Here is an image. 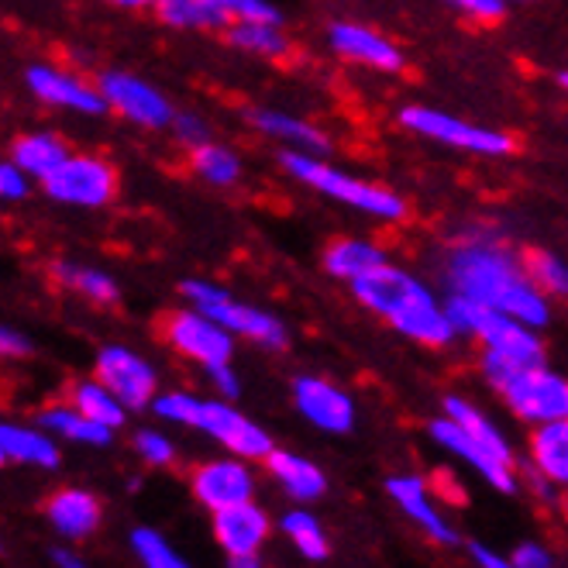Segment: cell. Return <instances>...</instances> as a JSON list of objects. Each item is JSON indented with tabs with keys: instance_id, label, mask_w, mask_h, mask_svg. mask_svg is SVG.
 Instances as JSON below:
<instances>
[{
	"instance_id": "cell-1",
	"label": "cell",
	"mask_w": 568,
	"mask_h": 568,
	"mask_svg": "<svg viewBox=\"0 0 568 568\" xmlns=\"http://www.w3.org/2000/svg\"><path fill=\"white\" fill-rule=\"evenodd\" d=\"M445 283L452 296L479 300L486 307L520 317L530 327H545L551 321L548 296L530 280L527 262L493 239L455 245L445 258Z\"/></svg>"
},
{
	"instance_id": "cell-2",
	"label": "cell",
	"mask_w": 568,
	"mask_h": 568,
	"mask_svg": "<svg viewBox=\"0 0 568 568\" xmlns=\"http://www.w3.org/2000/svg\"><path fill=\"white\" fill-rule=\"evenodd\" d=\"M352 293L362 307L379 314L386 324H393L404 338L417 345L442 348L458 334L448 314V300H438L414 273L399 270L393 262H383L373 273L355 280Z\"/></svg>"
},
{
	"instance_id": "cell-3",
	"label": "cell",
	"mask_w": 568,
	"mask_h": 568,
	"mask_svg": "<svg viewBox=\"0 0 568 568\" xmlns=\"http://www.w3.org/2000/svg\"><path fill=\"white\" fill-rule=\"evenodd\" d=\"M152 407L162 420L200 427L239 458H262L265 462L276 452L270 434H265L255 420H248L245 414H239L227 399H196L190 393H162V396H155Z\"/></svg>"
},
{
	"instance_id": "cell-4",
	"label": "cell",
	"mask_w": 568,
	"mask_h": 568,
	"mask_svg": "<svg viewBox=\"0 0 568 568\" xmlns=\"http://www.w3.org/2000/svg\"><path fill=\"white\" fill-rule=\"evenodd\" d=\"M483 373L520 420L551 424V420L568 417V379L551 373L545 362L520 365V362H510L496 352H486Z\"/></svg>"
},
{
	"instance_id": "cell-5",
	"label": "cell",
	"mask_w": 568,
	"mask_h": 568,
	"mask_svg": "<svg viewBox=\"0 0 568 568\" xmlns=\"http://www.w3.org/2000/svg\"><path fill=\"white\" fill-rule=\"evenodd\" d=\"M283 165L286 173L300 183H307L311 190H317L321 196L334 200V204H345L352 211H362L376 221H404L407 217V204L404 196H396L393 190L369 183V180H358L352 173L334 170V165L321 162V155L311 152H283Z\"/></svg>"
},
{
	"instance_id": "cell-6",
	"label": "cell",
	"mask_w": 568,
	"mask_h": 568,
	"mask_svg": "<svg viewBox=\"0 0 568 568\" xmlns=\"http://www.w3.org/2000/svg\"><path fill=\"white\" fill-rule=\"evenodd\" d=\"M448 314L458 327V334H473V338L486 348L520 365H538L545 362V348L538 338V327L524 324L520 317L486 307L469 296H448Z\"/></svg>"
},
{
	"instance_id": "cell-7",
	"label": "cell",
	"mask_w": 568,
	"mask_h": 568,
	"mask_svg": "<svg viewBox=\"0 0 568 568\" xmlns=\"http://www.w3.org/2000/svg\"><path fill=\"white\" fill-rule=\"evenodd\" d=\"M183 296L190 300V307L204 311L207 317H214L221 327H227L231 334H239V338H248L255 345H265V348H283L286 345V324L270 314V311H258L245 300H239L235 293H227L224 286L217 283H207V280H186L183 283Z\"/></svg>"
},
{
	"instance_id": "cell-8",
	"label": "cell",
	"mask_w": 568,
	"mask_h": 568,
	"mask_svg": "<svg viewBox=\"0 0 568 568\" xmlns=\"http://www.w3.org/2000/svg\"><path fill=\"white\" fill-rule=\"evenodd\" d=\"M399 124H404L407 131H414V135H420V139H430V142L458 149V152H476V155H507V152H514V139L507 135V131L483 128V124H473L465 118L424 108V104L399 111Z\"/></svg>"
},
{
	"instance_id": "cell-9",
	"label": "cell",
	"mask_w": 568,
	"mask_h": 568,
	"mask_svg": "<svg viewBox=\"0 0 568 568\" xmlns=\"http://www.w3.org/2000/svg\"><path fill=\"white\" fill-rule=\"evenodd\" d=\"M45 193L70 207H104L118 193V173L100 155H70L59 170L42 180Z\"/></svg>"
},
{
	"instance_id": "cell-10",
	"label": "cell",
	"mask_w": 568,
	"mask_h": 568,
	"mask_svg": "<svg viewBox=\"0 0 568 568\" xmlns=\"http://www.w3.org/2000/svg\"><path fill=\"white\" fill-rule=\"evenodd\" d=\"M165 342L190 362L204 365V373L217 369V365H231V355H235V334L196 307L165 317Z\"/></svg>"
},
{
	"instance_id": "cell-11",
	"label": "cell",
	"mask_w": 568,
	"mask_h": 568,
	"mask_svg": "<svg viewBox=\"0 0 568 568\" xmlns=\"http://www.w3.org/2000/svg\"><path fill=\"white\" fill-rule=\"evenodd\" d=\"M93 376L104 383L128 410H145L155 404V369L124 345H108L100 348L97 362H93Z\"/></svg>"
},
{
	"instance_id": "cell-12",
	"label": "cell",
	"mask_w": 568,
	"mask_h": 568,
	"mask_svg": "<svg viewBox=\"0 0 568 568\" xmlns=\"http://www.w3.org/2000/svg\"><path fill=\"white\" fill-rule=\"evenodd\" d=\"M100 93H104L108 108L114 114H121L124 121L139 124V128H170L176 111L165 100L162 90H155L152 83H145L135 73H104L100 77Z\"/></svg>"
},
{
	"instance_id": "cell-13",
	"label": "cell",
	"mask_w": 568,
	"mask_h": 568,
	"mask_svg": "<svg viewBox=\"0 0 568 568\" xmlns=\"http://www.w3.org/2000/svg\"><path fill=\"white\" fill-rule=\"evenodd\" d=\"M24 83L49 108H62V111H73V114H90V118L111 111L104 93H100V87H90L87 80L65 73V70H55V65H45V62L28 65Z\"/></svg>"
},
{
	"instance_id": "cell-14",
	"label": "cell",
	"mask_w": 568,
	"mask_h": 568,
	"mask_svg": "<svg viewBox=\"0 0 568 568\" xmlns=\"http://www.w3.org/2000/svg\"><path fill=\"white\" fill-rule=\"evenodd\" d=\"M190 486L200 504L214 514L227 510V507H239V504H252V493H255V479L248 473V465L235 462V458L196 465L190 476Z\"/></svg>"
},
{
	"instance_id": "cell-15",
	"label": "cell",
	"mask_w": 568,
	"mask_h": 568,
	"mask_svg": "<svg viewBox=\"0 0 568 568\" xmlns=\"http://www.w3.org/2000/svg\"><path fill=\"white\" fill-rule=\"evenodd\" d=\"M293 404L314 427L327 434H348L355 427V404L352 396L342 393L338 386H331L327 379L304 376L293 383Z\"/></svg>"
},
{
	"instance_id": "cell-16",
	"label": "cell",
	"mask_w": 568,
	"mask_h": 568,
	"mask_svg": "<svg viewBox=\"0 0 568 568\" xmlns=\"http://www.w3.org/2000/svg\"><path fill=\"white\" fill-rule=\"evenodd\" d=\"M327 42L342 59L369 65V70H379V73H399V70H404V52L396 49V42H389L386 36H379V31L365 28V24L334 21L331 31H327Z\"/></svg>"
},
{
	"instance_id": "cell-17",
	"label": "cell",
	"mask_w": 568,
	"mask_h": 568,
	"mask_svg": "<svg viewBox=\"0 0 568 568\" xmlns=\"http://www.w3.org/2000/svg\"><path fill=\"white\" fill-rule=\"evenodd\" d=\"M430 438L438 442L442 448H448L452 455H458V458H465L473 465V469L479 473V476H486L496 489H504V493H514L517 489V479H514V473H510V462H504V458H496L483 442H476L469 430H465L458 420H452V417H442V420H434L430 424Z\"/></svg>"
},
{
	"instance_id": "cell-18",
	"label": "cell",
	"mask_w": 568,
	"mask_h": 568,
	"mask_svg": "<svg viewBox=\"0 0 568 568\" xmlns=\"http://www.w3.org/2000/svg\"><path fill=\"white\" fill-rule=\"evenodd\" d=\"M214 538L231 555H255L262 541L270 538V517H265L255 504H239L214 514Z\"/></svg>"
},
{
	"instance_id": "cell-19",
	"label": "cell",
	"mask_w": 568,
	"mask_h": 568,
	"mask_svg": "<svg viewBox=\"0 0 568 568\" xmlns=\"http://www.w3.org/2000/svg\"><path fill=\"white\" fill-rule=\"evenodd\" d=\"M252 124L262 131L265 139H276L283 142L290 152H311V155H324L327 152V139L324 131L314 128L304 118H293L286 111H270V108H258L252 111Z\"/></svg>"
},
{
	"instance_id": "cell-20",
	"label": "cell",
	"mask_w": 568,
	"mask_h": 568,
	"mask_svg": "<svg viewBox=\"0 0 568 568\" xmlns=\"http://www.w3.org/2000/svg\"><path fill=\"white\" fill-rule=\"evenodd\" d=\"M45 514H49L52 527L59 534H65V538H87V534H93L100 524V504L83 489L52 493L45 504Z\"/></svg>"
},
{
	"instance_id": "cell-21",
	"label": "cell",
	"mask_w": 568,
	"mask_h": 568,
	"mask_svg": "<svg viewBox=\"0 0 568 568\" xmlns=\"http://www.w3.org/2000/svg\"><path fill=\"white\" fill-rule=\"evenodd\" d=\"M389 496L396 499L399 507H404V514H410L434 541H442V545H455V530L442 520V514L434 510V504H427V486L424 479L417 476H396L386 483Z\"/></svg>"
},
{
	"instance_id": "cell-22",
	"label": "cell",
	"mask_w": 568,
	"mask_h": 568,
	"mask_svg": "<svg viewBox=\"0 0 568 568\" xmlns=\"http://www.w3.org/2000/svg\"><path fill=\"white\" fill-rule=\"evenodd\" d=\"M73 152L52 131H31L11 145V162H18L31 180H49Z\"/></svg>"
},
{
	"instance_id": "cell-23",
	"label": "cell",
	"mask_w": 568,
	"mask_h": 568,
	"mask_svg": "<svg viewBox=\"0 0 568 568\" xmlns=\"http://www.w3.org/2000/svg\"><path fill=\"white\" fill-rule=\"evenodd\" d=\"M324 270L334 276V280H345V283H355L362 280L365 273H373L376 265L386 262L383 248L369 239H338L334 245H327L324 252Z\"/></svg>"
},
{
	"instance_id": "cell-24",
	"label": "cell",
	"mask_w": 568,
	"mask_h": 568,
	"mask_svg": "<svg viewBox=\"0 0 568 568\" xmlns=\"http://www.w3.org/2000/svg\"><path fill=\"white\" fill-rule=\"evenodd\" d=\"M530 462L541 476L558 486H568V417L538 424L530 438Z\"/></svg>"
},
{
	"instance_id": "cell-25",
	"label": "cell",
	"mask_w": 568,
	"mask_h": 568,
	"mask_svg": "<svg viewBox=\"0 0 568 568\" xmlns=\"http://www.w3.org/2000/svg\"><path fill=\"white\" fill-rule=\"evenodd\" d=\"M0 455L8 462H24V465H42V469H55L59 465V448L42 430L4 424L0 427Z\"/></svg>"
},
{
	"instance_id": "cell-26",
	"label": "cell",
	"mask_w": 568,
	"mask_h": 568,
	"mask_svg": "<svg viewBox=\"0 0 568 568\" xmlns=\"http://www.w3.org/2000/svg\"><path fill=\"white\" fill-rule=\"evenodd\" d=\"M270 473L283 483V489L293 496V499H317L324 489H327V479L317 465H311L307 458H300L293 452H273L270 458Z\"/></svg>"
},
{
	"instance_id": "cell-27",
	"label": "cell",
	"mask_w": 568,
	"mask_h": 568,
	"mask_svg": "<svg viewBox=\"0 0 568 568\" xmlns=\"http://www.w3.org/2000/svg\"><path fill=\"white\" fill-rule=\"evenodd\" d=\"M52 276L62 290H73L93 304H114L118 300V283L111 273L97 270V265H83V262H55Z\"/></svg>"
},
{
	"instance_id": "cell-28",
	"label": "cell",
	"mask_w": 568,
	"mask_h": 568,
	"mask_svg": "<svg viewBox=\"0 0 568 568\" xmlns=\"http://www.w3.org/2000/svg\"><path fill=\"white\" fill-rule=\"evenodd\" d=\"M227 42L248 52V55H265L276 59L290 49L280 21H262V18H245V21H231L227 24Z\"/></svg>"
},
{
	"instance_id": "cell-29",
	"label": "cell",
	"mask_w": 568,
	"mask_h": 568,
	"mask_svg": "<svg viewBox=\"0 0 568 568\" xmlns=\"http://www.w3.org/2000/svg\"><path fill=\"white\" fill-rule=\"evenodd\" d=\"M39 424H42L45 430H55V434H62V438L83 442V445H111V434H114L111 427H104V424L90 420L87 414H80L73 404L42 410Z\"/></svg>"
},
{
	"instance_id": "cell-30",
	"label": "cell",
	"mask_w": 568,
	"mask_h": 568,
	"mask_svg": "<svg viewBox=\"0 0 568 568\" xmlns=\"http://www.w3.org/2000/svg\"><path fill=\"white\" fill-rule=\"evenodd\" d=\"M70 404L80 410V414H87L90 420H97V424H104V427H121L124 424V404L121 399L100 383V379H83V383H77L73 389H70Z\"/></svg>"
},
{
	"instance_id": "cell-31",
	"label": "cell",
	"mask_w": 568,
	"mask_h": 568,
	"mask_svg": "<svg viewBox=\"0 0 568 568\" xmlns=\"http://www.w3.org/2000/svg\"><path fill=\"white\" fill-rule=\"evenodd\" d=\"M155 11L165 24L183 28V31H211V28L231 24V18L217 11L211 0H162Z\"/></svg>"
},
{
	"instance_id": "cell-32",
	"label": "cell",
	"mask_w": 568,
	"mask_h": 568,
	"mask_svg": "<svg viewBox=\"0 0 568 568\" xmlns=\"http://www.w3.org/2000/svg\"><path fill=\"white\" fill-rule=\"evenodd\" d=\"M445 410H448V417L452 420H458L465 430L473 434L476 442H483L496 458H504V462H510L514 465V455H510V445L504 442V434L496 430V424L483 414V410H476L469 399H462V396H448L445 399Z\"/></svg>"
},
{
	"instance_id": "cell-33",
	"label": "cell",
	"mask_w": 568,
	"mask_h": 568,
	"mask_svg": "<svg viewBox=\"0 0 568 568\" xmlns=\"http://www.w3.org/2000/svg\"><path fill=\"white\" fill-rule=\"evenodd\" d=\"M242 159L239 152H231L227 145H217V142H204L193 149V173L211 183V186H231L242 180Z\"/></svg>"
},
{
	"instance_id": "cell-34",
	"label": "cell",
	"mask_w": 568,
	"mask_h": 568,
	"mask_svg": "<svg viewBox=\"0 0 568 568\" xmlns=\"http://www.w3.org/2000/svg\"><path fill=\"white\" fill-rule=\"evenodd\" d=\"M527 273L545 296H568V262L551 252H527Z\"/></svg>"
},
{
	"instance_id": "cell-35",
	"label": "cell",
	"mask_w": 568,
	"mask_h": 568,
	"mask_svg": "<svg viewBox=\"0 0 568 568\" xmlns=\"http://www.w3.org/2000/svg\"><path fill=\"white\" fill-rule=\"evenodd\" d=\"M283 530H286V538H290L300 551H304L307 558H314V561L327 558V538H324L321 524H317L311 514H304V510L286 514V517H283Z\"/></svg>"
},
{
	"instance_id": "cell-36",
	"label": "cell",
	"mask_w": 568,
	"mask_h": 568,
	"mask_svg": "<svg viewBox=\"0 0 568 568\" xmlns=\"http://www.w3.org/2000/svg\"><path fill=\"white\" fill-rule=\"evenodd\" d=\"M135 555L145 568H190L170 545H165L155 530H135Z\"/></svg>"
},
{
	"instance_id": "cell-37",
	"label": "cell",
	"mask_w": 568,
	"mask_h": 568,
	"mask_svg": "<svg viewBox=\"0 0 568 568\" xmlns=\"http://www.w3.org/2000/svg\"><path fill=\"white\" fill-rule=\"evenodd\" d=\"M217 11H224L231 21H245V18H262V21H280V11L270 0H211Z\"/></svg>"
},
{
	"instance_id": "cell-38",
	"label": "cell",
	"mask_w": 568,
	"mask_h": 568,
	"mask_svg": "<svg viewBox=\"0 0 568 568\" xmlns=\"http://www.w3.org/2000/svg\"><path fill=\"white\" fill-rule=\"evenodd\" d=\"M135 452L149 462V465H170L173 462V445L165 434L159 430H139L135 434Z\"/></svg>"
},
{
	"instance_id": "cell-39",
	"label": "cell",
	"mask_w": 568,
	"mask_h": 568,
	"mask_svg": "<svg viewBox=\"0 0 568 568\" xmlns=\"http://www.w3.org/2000/svg\"><path fill=\"white\" fill-rule=\"evenodd\" d=\"M170 128L176 131V139H180L183 145H190V149L211 142V128H207V121H204V118H196V114H190V111L176 114Z\"/></svg>"
},
{
	"instance_id": "cell-40",
	"label": "cell",
	"mask_w": 568,
	"mask_h": 568,
	"mask_svg": "<svg viewBox=\"0 0 568 568\" xmlns=\"http://www.w3.org/2000/svg\"><path fill=\"white\" fill-rule=\"evenodd\" d=\"M28 186H31V176L21 170L18 162L8 159L4 165H0V196H4V200H24Z\"/></svg>"
},
{
	"instance_id": "cell-41",
	"label": "cell",
	"mask_w": 568,
	"mask_h": 568,
	"mask_svg": "<svg viewBox=\"0 0 568 568\" xmlns=\"http://www.w3.org/2000/svg\"><path fill=\"white\" fill-rule=\"evenodd\" d=\"M445 4H452V8H458L465 14H473L479 21H496V18H504V11H507L504 0H445Z\"/></svg>"
},
{
	"instance_id": "cell-42",
	"label": "cell",
	"mask_w": 568,
	"mask_h": 568,
	"mask_svg": "<svg viewBox=\"0 0 568 568\" xmlns=\"http://www.w3.org/2000/svg\"><path fill=\"white\" fill-rule=\"evenodd\" d=\"M514 568H555V561H551V555L541 548V545H520L517 551H514Z\"/></svg>"
},
{
	"instance_id": "cell-43",
	"label": "cell",
	"mask_w": 568,
	"mask_h": 568,
	"mask_svg": "<svg viewBox=\"0 0 568 568\" xmlns=\"http://www.w3.org/2000/svg\"><path fill=\"white\" fill-rule=\"evenodd\" d=\"M0 348L11 358H21V355H31V338L18 327H0Z\"/></svg>"
},
{
	"instance_id": "cell-44",
	"label": "cell",
	"mask_w": 568,
	"mask_h": 568,
	"mask_svg": "<svg viewBox=\"0 0 568 568\" xmlns=\"http://www.w3.org/2000/svg\"><path fill=\"white\" fill-rule=\"evenodd\" d=\"M207 376H211V383L217 386L221 399H235V396L242 393V383H239L235 373H231V365H217V369H211Z\"/></svg>"
},
{
	"instance_id": "cell-45",
	"label": "cell",
	"mask_w": 568,
	"mask_h": 568,
	"mask_svg": "<svg viewBox=\"0 0 568 568\" xmlns=\"http://www.w3.org/2000/svg\"><path fill=\"white\" fill-rule=\"evenodd\" d=\"M473 555H476V561H479L483 568H514V561L496 558V555H493V551H486V548H473Z\"/></svg>"
},
{
	"instance_id": "cell-46",
	"label": "cell",
	"mask_w": 568,
	"mask_h": 568,
	"mask_svg": "<svg viewBox=\"0 0 568 568\" xmlns=\"http://www.w3.org/2000/svg\"><path fill=\"white\" fill-rule=\"evenodd\" d=\"M52 561L59 565V568H87L77 555H70V551H52Z\"/></svg>"
},
{
	"instance_id": "cell-47",
	"label": "cell",
	"mask_w": 568,
	"mask_h": 568,
	"mask_svg": "<svg viewBox=\"0 0 568 568\" xmlns=\"http://www.w3.org/2000/svg\"><path fill=\"white\" fill-rule=\"evenodd\" d=\"M118 8H128V11H142V8H159L162 0H111Z\"/></svg>"
},
{
	"instance_id": "cell-48",
	"label": "cell",
	"mask_w": 568,
	"mask_h": 568,
	"mask_svg": "<svg viewBox=\"0 0 568 568\" xmlns=\"http://www.w3.org/2000/svg\"><path fill=\"white\" fill-rule=\"evenodd\" d=\"M231 568H262L255 561V555H242V558H231Z\"/></svg>"
},
{
	"instance_id": "cell-49",
	"label": "cell",
	"mask_w": 568,
	"mask_h": 568,
	"mask_svg": "<svg viewBox=\"0 0 568 568\" xmlns=\"http://www.w3.org/2000/svg\"><path fill=\"white\" fill-rule=\"evenodd\" d=\"M558 83H561V87L568 90V73H561V77H558Z\"/></svg>"
},
{
	"instance_id": "cell-50",
	"label": "cell",
	"mask_w": 568,
	"mask_h": 568,
	"mask_svg": "<svg viewBox=\"0 0 568 568\" xmlns=\"http://www.w3.org/2000/svg\"><path fill=\"white\" fill-rule=\"evenodd\" d=\"M504 4H527V0H504Z\"/></svg>"
},
{
	"instance_id": "cell-51",
	"label": "cell",
	"mask_w": 568,
	"mask_h": 568,
	"mask_svg": "<svg viewBox=\"0 0 568 568\" xmlns=\"http://www.w3.org/2000/svg\"><path fill=\"white\" fill-rule=\"evenodd\" d=\"M561 507H565V517H568V493H565V504Z\"/></svg>"
}]
</instances>
